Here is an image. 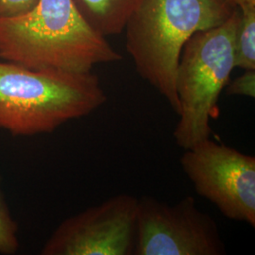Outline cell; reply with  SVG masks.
<instances>
[{
  "label": "cell",
  "instance_id": "cell-1",
  "mask_svg": "<svg viewBox=\"0 0 255 255\" xmlns=\"http://www.w3.org/2000/svg\"><path fill=\"white\" fill-rule=\"evenodd\" d=\"M0 58L31 70L87 73L122 56L85 21L73 0H39L27 13L0 18Z\"/></svg>",
  "mask_w": 255,
  "mask_h": 255
},
{
  "label": "cell",
  "instance_id": "cell-2",
  "mask_svg": "<svg viewBox=\"0 0 255 255\" xmlns=\"http://www.w3.org/2000/svg\"><path fill=\"white\" fill-rule=\"evenodd\" d=\"M237 9L229 0H143L128 20L126 49L143 80L179 115L176 71L196 32L217 27Z\"/></svg>",
  "mask_w": 255,
  "mask_h": 255
},
{
  "label": "cell",
  "instance_id": "cell-3",
  "mask_svg": "<svg viewBox=\"0 0 255 255\" xmlns=\"http://www.w3.org/2000/svg\"><path fill=\"white\" fill-rule=\"evenodd\" d=\"M106 101L101 81L92 72L31 70L0 62V128L12 135L52 132Z\"/></svg>",
  "mask_w": 255,
  "mask_h": 255
},
{
  "label": "cell",
  "instance_id": "cell-4",
  "mask_svg": "<svg viewBox=\"0 0 255 255\" xmlns=\"http://www.w3.org/2000/svg\"><path fill=\"white\" fill-rule=\"evenodd\" d=\"M238 20L237 8L222 24L196 32L182 48L176 71L180 112L173 135L183 150L212 134L210 119L236 68L234 42Z\"/></svg>",
  "mask_w": 255,
  "mask_h": 255
},
{
  "label": "cell",
  "instance_id": "cell-5",
  "mask_svg": "<svg viewBox=\"0 0 255 255\" xmlns=\"http://www.w3.org/2000/svg\"><path fill=\"white\" fill-rule=\"evenodd\" d=\"M226 248L215 219L193 197L175 204L138 199L133 255H223Z\"/></svg>",
  "mask_w": 255,
  "mask_h": 255
},
{
  "label": "cell",
  "instance_id": "cell-6",
  "mask_svg": "<svg viewBox=\"0 0 255 255\" xmlns=\"http://www.w3.org/2000/svg\"><path fill=\"white\" fill-rule=\"evenodd\" d=\"M182 170L226 218L255 227V158L210 138L184 149Z\"/></svg>",
  "mask_w": 255,
  "mask_h": 255
},
{
  "label": "cell",
  "instance_id": "cell-7",
  "mask_svg": "<svg viewBox=\"0 0 255 255\" xmlns=\"http://www.w3.org/2000/svg\"><path fill=\"white\" fill-rule=\"evenodd\" d=\"M138 198L119 194L64 220L42 255H133Z\"/></svg>",
  "mask_w": 255,
  "mask_h": 255
},
{
  "label": "cell",
  "instance_id": "cell-8",
  "mask_svg": "<svg viewBox=\"0 0 255 255\" xmlns=\"http://www.w3.org/2000/svg\"><path fill=\"white\" fill-rule=\"evenodd\" d=\"M143 0H73L82 17L104 37L121 33Z\"/></svg>",
  "mask_w": 255,
  "mask_h": 255
},
{
  "label": "cell",
  "instance_id": "cell-9",
  "mask_svg": "<svg viewBox=\"0 0 255 255\" xmlns=\"http://www.w3.org/2000/svg\"><path fill=\"white\" fill-rule=\"evenodd\" d=\"M234 50L236 67L255 69V6L239 9Z\"/></svg>",
  "mask_w": 255,
  "mask_h": 255
},
{
  "label": "cell",
  "instance_id": "cell-10",
  "mask_svg": "<svg viewBox=\"0 0 255 255\" xmlns=\"http://www.w3.org/2000/svg\"><path fill=\"white\" fill-rule=\"evenodd\" d=\"M17 231L0 185V255H13L18 251Z\"/></svg>",
  "mask_w": 255,
  "mask_h": 255
},
{
  "label": "cell",
  "instance_id": "cell-11",
  "mask_svg": "<svg viewBox=\"0 0 255 255\" xmlns=\"http://www.w3.org/2000/svg\"><path fill=\"white\" fill-rule=\"evenodd\" d=\"M245 72L226 85L229 96H244L255 99V69L244 70Z\"/></svg>",
  "mask_w": 255,
  "mask_h": 255
},
{
  "label": "cell",
  "instance_id": "cell-12",
  "mask_svg": "<svg viewBox=\"0 0 255 255\" xmlns=\"http://www.w3.org/2000/svg\"><path fill=\"white\" fill-rule=\"evenodd\" d=\"M39 0H0V18L19 16L31 10Z\"/></svg>",
  "mask_w": 255,
  "mask_h": 255
},
{
  "label": "cell",
  "instance_id": "cell-13",
  "mask_svg": "<svg viewBox=\"0 0 255 255\" xmlns=\"http://www.w3.org/2000/svg\"><path fill=\"white\" fill-rule=\"evenodd\" d=\"M235 7L238 9L246 8V7H254L255 6V0H229Z\"/></svg>",
  "mask_w": 255,
  "mask_h": 255
}]
</instances>
